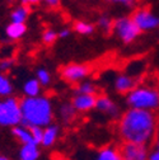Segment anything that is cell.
<instances>
[{"mask_svg": "<svg viewBox=\"0 0 159 160\" xmlns=\"http://www.w3.org/2000/svg\"><path fill=\"white\" fill-rule=\"evenodd\" d=\"M159 128L156 113L127 108L117 119V135L122 142L149 146L154 142Z\"/></svg>", "mask_w": 159, "mask_h": 160, "instance_id": "1", "label": "cell"}, {"mask_svg": "<svg viewBox=\"0 0 159 160\" xmlns=\"http://www.w3.org/2000/svg\"><path fill=\"white\" fill-rule=\"evenodd\" d=\"M21 112H22V123L26 127H47L52 123L55 111L51 99L45 95L38 97H24L21 99Z\"/></svg>", "mask_w": 159, "mask_h": 160, "instance_id": "2", "label": "cell"}, {"mask_svg": "<svg viewBox=\"0 0 159 160\" xmlns=\"http://www.w3.org/2000/svg\"><path fill=\"white\" fill-rule=\"evenodd\" d=\"M126 104L132 109L156 113L159 111V88L151 84L136 85L126 95Z\"/></svg>", "mask_w": 159, "mask_h": 160, "instance_id": "3", "label": "cell"}, {"mask_svg": "<svg viewBox=\"0 0 159 160\" xmlns=\"http://www.w3.org/2000/svg\"><path fill=\"white\" fill-rule=\"evenodd\" d=\"M22 123L21 102L15 97L0 99V127H15Z\"/></svg>", "mask_w": 159, "mask_h": 160, "instance_id": "4", "label": "cell"}, {"mask_svg": "<svg viewBox=\"0 0 159 160\" xmlns=\"http://www.w3.org/2000/svg\"><path fill=\"white\" fill-rule=\"evenodd\" d=\"M112 32L125 45H130L135 42L139 38V36L141 34L140 29L136 27L131 17H120L115 19Z\"/></svg>", "mask_w": 159, "mask_h": 160, "instance_id": "5", "label": "cell"}, {"mask_svg": "<svg viewBox=\"0 0 159 160\" xmlns=\"http://www.w3.org/2000/svg\"><path fill=\"white\" fill-rule=\"evenodd\" d=\"M131 18L140 32H151L159 28V17L148 8L136 9Z\"/></svg>", "mask_w": 159, "mask_h": 160, "instance_id": "6", "label": "cell"}, {"mask_svg": "<svg viewBox=\"0 0 159 160\" xmlns=\"http://www.w3.org/2000/svg\"><path fill=\"white\" fill-rule=\"evenodd\" d=\"M90 74V68L85 64H69L61 69V78L69 84H75Z\"/></svg>", "mask_w": 159, "mask_h": 160, "instance_id": "7", "label": "cell"}, {"mask_svg": "<svg viewBox=\"0 0 159 160\" xmlns=\"http://www.w3.org/2000/svg\"><path fill=\"white\" fill-rule=\"evenodd\" d=\"M99 113H102L103 116L111 118V119H118L120 116L122 114L120 106L117 104L115 99H112L108 95H98L95 101V108Z\"/></svg>", "mask_w": 159, "mask_h": 160, "instance_id": "8", "label": "cell"}, {"mask_svg": "<svg viewBox=\"0 0 159 160\" xmlns=\"http://www.w3.org/2000/svg\"><path fill=\"white\" fill-rule=\"evenodd\" d=\"M118 151L121 160H148L150 152L149 146L130 142H122V145L118 148Z\"/></svg>", "mask_w": 159, "mask_h": 160, "instance_id": "9", "label": "cell"}, {"mask_svg": "<svg viewBox=\"0 0 159 160\" xmlns=\"http://www.w3.org/2000/svg\"><path fill=\"white\" fill-rule=\"evenodd\" d=\"M137 85V79L132 74H118L113 80V89L122 95H127Z\"/></svg>", "mask_w": 159, "mask_h": 160, "instance_id": "10", "label": "cell"}, {"mask_svg": "<svg viewBox=\"0 0 159 160\" xmlns=\"http://www.w3.org/2000/svg\"><path fill=\"white\" fill-rule=\"evenodd\" d=\"M97 95H88V94H75L71 99V104L76 113H84L89 112L95 108Z\"/></svg>", "mask_w": 159, "mask_h": 160, "instance_id": "11", "label": "cell"}, {"mask_svg": "<svg viewBox=\"0 0 159 160\" xmlns=\"http://www.w3.org/2000/svg\"><path fill=\"white\" fill-rule=\"evenodd\" d=\"M39 158H41L39 145L34 142L22 145L17 154V160H39Z\"/></svg>", "mask_w": 159, "mask_h": 160, "instance_id": "12", "label": "cell"}, {"mask_svg": "<svg viewBox=\"0 0 159 160\" xmlns=\"http://www.w3.org/2000/svg\"><path fill=\"white\" fill-rule=\"evenodd\" d=\"M59 136H60V126L56 125V123L49 125L47 127L44 128V136H42L41 146L52 148L59 140Z\"/></svg>", "mask_w": 159, "mask_h": 160, "instance_id": "13", "label": "cell"}, {"mask_svg": "<svg viewBox=\"0 0 159 160\" xmlns=\"http://www.w3.org/2000/svg\"><path fill=\"white\" fill-rule=\"evenodd\" d=\"M57 113H59V118L60 121L65 125H70L75 117H76V111L74 109L73 104L70 102H64L59 106V109H57Z\"/></svg>", "mask_w": 159, "mask_h": 160, "instance_id": "14", "label": "cell"}, {"mask_svg": "<svg viewBox=\"0 0 159 160\" xmlns=\"http://www.w3.org/2000/svg\"><path fill=\"white\" fill-rule=\"evenodd\" d=\"M12 135L15 137L17 141L21 142L22 145L34 142L33 138H32V135H31L29 128L26 127V126H23V125H18V126L13 127V128H12ZM34 144H36V142H34Z\"/></svg>", "mask_w": 159, "mask_h": 160, "instance_id": "15", "label": "cell"}, {"mask_svg": "<svg viewBox=\"0 0 159 160\" xmlns=\"http://www.w3.org/2000/svg\"><path fill=\"white\" fill-rule=\"evenodd\" d=\"M27 32L26 23H10L5 28V34L10 39H21Z\"/></svg>", "mask_w": 159, "mask_h": 160, "instance_id": "16", "label": "cell"}, {"mask_svg": "<svg viewBox=\"0 0 159 160\" xmlns=\"http://www.w3.org/2000/svg\"><path fill=\"white\" fill-rule=\"evenodd\" d=\"M93 160H121V155L118 151V148L106 146L95 154Z\"/></svg>", "mask_w": 159, "mask_h": 160, "instance_id": "17", "label": "cell"}, {"mask_svg": "<svg viewBox=\"0 0 159 160\" xmlns=\"http://www.w3.org/2000/svg\"><path fill=\"white\" fill-rule=\"evenodd\" d=\"M23 93L26 97L32 98V97H38L41 93V84L38 83V80L34 79H28L23 84Z\"/></svg>", "mask_w": 159, "mask_h": 160, "instance_id": "18", "label": "cell"}, {"mask_svg": "<svg viewBox=\"0 0 159 160\" xmlns=\"http://www.w3.org/2000/svg\"><path fill=\"white\" fill-rule=\"evenodd\" d=\"M29 10L27 7L24 5H19L15 9H13V12L10 13V21L12 23H24L28 18Z\"/></svg>", "mask_w": 159, "mask_h": 160, "instance_id": "19", "label": "cell"}, {"mask_svg": "<svg viewBox=\"0 0 159 160\" xmlns=\"http://www.w3.org/2000/svg\"><path fill=\"white\" fill-rule=\"evenodd\" d=\"M74 31L78 34H82V36H90L94 33L95 26L93 23H88L84 21H76L74 23Z\"/></svg>", "mask_w": 159, "mask_h": 160, "instance_id": "20", "label": "cell"}, {"mask_svg": "<svg viewBox=\"0 0 159 160\" xmlns=\"http://www.w3.org/2000/svg\"><path fill=\"white\" fill-rule=\"evenodd\" d=\"M13 93V84L9 78L4 74H0V97L7 98Z\"/></svg>", "mask_w": 159, "mask_h": 160, "instance_id": "21", "label": "cell"}, {"mask_svg": "<svg viewBox=\"0 0 159 160\" xmlns=\"http://www.w3.org/2000/svg\"><path fill=\"white\" fill-rule=\"evenodd\" d=\"M97 93V87L94 83L89 82V80H83L82 83H79V85L75 89V94H88V95H95Z\"/></svg>", "mask_w": 159, "mask_h": 160, "instance_id": "22", "label": "cell"}, {"mask_svg": "<svg viewBox=\"0 0 159 160\" xmlns=\"http://www.w3.org/2000/svg\"><path fill=\"white\" fill-rule=\"evenodd\" d=\"M97 26L101 28L102 32L110 33L113 29V21L108 15H101L98 18V21H97Z\"/></svg>", "mask_w": 159, "mask_h": 160, "instance_id": "23", "label": "cell"}, {"mask_svg": "<svg viewBox=\"0 0 159 160\" xmlns=\"http://www.w3.org/2000/svg\"><path fill=\"white\" fill-rule=\"evenodd\" d=\"M36 79L38 80V83L41 84V87H47L51 83V74L46 69L41 68L36 71Z\"/></svg>", "mask_w": 159, "mask_h": 160, "instance_id": "24", "label": "cell"}, {"mask_svg": "<svg viewBox=\"0 0 159 160\" xmlns=\"http://www.w3.org/2000/svg\"><path fill=\"white\" fill-rule=\"evenodd\" d=\"M57 38H59V36H57V32L56 31H54V29H46L44 33H42V41H44V43L46 45V46H51V45H54L56 41H57Z\"/></svg>", "mask_w": 159, "mask_h": 160, "instance_id": "25", "label": "cell"}, {"mask_svg": "<svg viewBox=\"0 0 159 160\" xmlns=\"http://www.w3.org/2000/svg\"><path fill=\"white\" fill-rule=\"evenodd\" d=\"M29 131H31V135H32V138L33 141L37 144V145H41V141H42V136H44V128L42 127H29Z\"/></svg>", "mask_w": 159, "mask_h": 160, "instance_id": "26", "label": "cell"}, {"mask_svg": "<svg viewBox=\"0 0 159 160\" xmlns=\"http://www.w3.org/2000/svg\"><path fill=\"white\" fill-rule=\"evenodd\" d=\"M154 144H155V146L153 150H150L148 160H159V128H158V132H156V136L154 140Z\"/></svg>", "mask_w": 159, "mask_h": 160, "instance_id": "27", "label": "cell"}, {"mask_svg": "<svg viewBox=\"0 0 159 160\" xmlns=\"http://www.w3.org/2000/svg\"><path fill=\"white\" fill-rule=\"evenodd\" d=\"M106 2L113 5L124 7V8H132L136 4V0H106Z\"/></svg>", "mask_w": 159, "mask_h": 160, "instance_id": "28", "label": "cell"}, {"mask_svg": "<svg viewBox=\"0 0 159 160\" xmlns=\"http://www.w3.org/2000/svg\"><path fill=\"white\" fill-rule=\"evenodd\" d=\"M13 65H14V61L12 58H4L0 61V71L7 72L13 68Z\"/></svg>", "mask_w": 159, "mask_h": 160, "instance_id": "29", "label": "cell"}, {"mask_svg": "<svg viewBox=\"0 0 159 160\" xmlns=\"http://www.w3.org/2000/svg\"><path fill=\"white\" fill-rule=\"evenodd\" d=\"M42 2L49 8H57V7H60V4H61V0H42Z\"/></svg>", "mask_w": 159, "mask_h": 160, "instance_id": "30", "label": "cell"}, {"mask_svg": "<svg viewBox=\"0 0 159 160\" xmlns=\"http://www.w3.org/2000/svg\"><path fill=\"white\" fill-rule=\"evenodd\" d=\"M70 34H71V29H69V28H64V29H61L60 32H57L59 38H61V39L70 37Z\"/></svg>", "mask_w": 159, "mask_h": 160, "instance_id": "31", "label": "cell"}, {"mask_svg": "<svg viewBox=\"0 0 159 160\" xmlns=\"http://www.w3.org/2000/svg\"><path fill=\"white\" fill-rule=\"evenodd\" d=\"M38 3H41V0H22V5L24 7H31V5H36Z\"/></svg>", "mask_w": 159, "mask_h": 160, "instance_id": "32", "label": "cell"}, {"mask_svg": "<svg viewBox=\"0 0 159 160\" xmlns=\"http://www.w3.org/2000/svg\"><path fill=\"white\" fill-rule=\"evenodd\" d=\"M0 160H10L8 156H5V155H3V154H0Z\"/></svg>", "mask_w": 159, "mask_h": 160, "instance_id": "33", "label": "cell"}]
</instances>
